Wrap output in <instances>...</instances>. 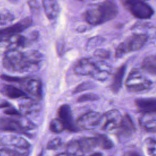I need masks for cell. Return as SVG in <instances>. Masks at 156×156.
Returning a JSON list of instances; mask_svg holds the SVG:
<instances>
[{
    "label": "cell",
    "mask_w": 156,
    "mask_h": 156,
    "mask_svg": "<svg viewBox=\"0 0 156 156\" xmlns=\"http://www.w3.org/2000/svg\"><path fill=\"white\" fill-rule=\"evenodd\" d=\"M42 59V54L35 50L22 52L10 49L5 51L2 63L4 68L10 72L34 73L39 69Z\"/></svg>",
    "instance_id": "obj_1"
},
{
    "label": "cell",
    "mask_w": 156,
    "mask_h": 156,
    "mask_svg": "<svg viewBox=\"0 0 156 156\" xmlns=\"http://www.w3.org/2000/svg\"><path fill=\"white\" fill-rule=\"evenodd\" d=\"M118 14L116 4L112 1H105L87 9L84 13V18L90 24L100 25L113 20Z\"/></svg>",
    "instance_id": "obj_2"
},
{
    "label": "cell",
    "mask_w": 156,
    "mask_h": 156,
    "mask_svg": "<svg viewBox=\"0 0 156 156\" xmlns=\"http://www.w3.org/2000/svg\"><path fill=\"white\" fill-rule=\"evenodd\" d=\"M36 126L26 117L0 118V132H15L25 135L30 134Z\"/></svg>",
    "instance_id": "obj_3"
},
{
    "label": "cell",
    "mask_w": 156,
    "mask_h": 156,
    "mask_svg": "<svg viewBox=\"0 0 156 156\" xmlns=\"http://www.w3.org/2000/svg\"><path fill=\"white\" fill-rule=\"evenodd\" d=\"M148 37L146 34H133L116 47L115 54V57L120 58L126 54L141 49L146 43Z\"/></svg>",
    "instance_id": "obj_4"
},
{
    "label": "cell",
    "mask_w": 156,
    "mask_h": 156,
    "mask_svg": "<svg viewBox=\"0 0 156 156\" xmlns=\"http://www.w3.org/2000/svg\"><path fill=\"white\" fill-rule=\"evenodd\" d=\"M152 84V81L143 76L141 71L136 68H133L130 71L125 81L127 90L134 93L147 90L151 88Z\"/></svg>",
    "instance_id": "obj_5"
},
{
    "label": "cell",
    "mask_w": 156,
    "mask_h": 156,
    "mask_svg": "<svg viewBox=\"0 0 156 156\" xmlns=\"http://www.w3.org/2000/svg\"><path fill=\"white\" fill-rule=\"evenodd\" d=\"M123 6L135 18L149 19L154 14L153 9L146 2L139 0H127L122 1Z\"/></svg>",
    "instance_id": "obj_6"
},
{
    "label": "cell",
    "mask_w": 156,
    "mask_h": 156,
    "mask_svg": "<svg viewBox=\"0 0 156 156\" xmlns=\"http://www.w3.org/2000/svg\"><path fill=\"white\" fill-rule=\"evenodd\" d=\"M30 146V143L26 139L18 135H9L0 137V147H5L29 154Z\"/></svg>",
    "instance_id": "obj_7"
},
{
    "label": "cell",
    "mask_w": 156,
    "mask_h": 156,
    "mask_svg": "<svg viewBox=\"0 0 156 156\" xmlns=\"http://www.w3.org/2000/svg\"><path fill=\"white\" fill-rule=\"evenodd\" d=\"M122 116L118 110H110L101 115L99 126L107 132H113L118 129Z\"/></svg>",
    "instance_id": "obj_8"
},
{
    "label": "cell",
    "mask_w": 156,
    "mask_h": 156,
    "mask_svg": "<svg viewBox=\"0 0 156 156\" xmlns=\"http://www.w3.org/2000/svg\"><path fill=\"white\" fill-rule=\"evenodd\" d=\"M29 98L39 102L43 98V85L38 79L26 78L21 83Z\"/></svg>",
    "instance_id": "obj_9"
},
{
    "label": "cell",
    "mask_w": 156,
    "mask_h": 156,
    "mask_svg": "<svg viewBox=\"0 0 156 156\" xmlns=\"http://www.w3.org/2000/svg\"><path fill=\"white\" fill-rule=\"evenodd\" d=\"M101 115L94 111H90L81 115L76 120L78 129L82 130H93L99 126Z\"/></svg>",
    "instance_id": "obj_10"
},
{
    "label": "cell",
    "mask_w": 156,
    "mask_h": 156,
    "mask_svg": "<svg viewBox=\"0 0 156 156\" xmlns=\"http://www.w3.org/2000/svg\"><path fill=\"white\" fill-rule=\"evenodd\" d=\"M58 119L63 123L65 129L69 132H75L79 130L74 120L71 107L68 104H63L58 109Z\"/></svg>",
    "instance_id": "obj_11"
},
{
    "label": "cell",
    "mask_w": 156,
    "mask_h": 156,
    "mask_svg": "<svg viewBox=\"0 0 156 156\" xmlns=\"http://www.w3.org/2000/svg\"><path fill=\"white\" fill-rule=\"evenodd\" d=\"M32 19L30 17H26L15 24L5 28L0 29V37H8L12 35L19 34L31 26Z\"/></svg>",
    "instance_id": "obj_12"
},
{
    "label": "cell",
    "mask_w": 156,
    "mask_h": 156,
    "mask_svg": "<svg viewBox=\"0 0 156 156\" xmlns=\"http://www.w3.org/2000/svg\"><path fill=\"white\" fill-rule=\"evenodd\" d=\"M73 69L76 74L91 76L96 70V62L90 58H80L75 64Z\"/></svg>",
    "instance_id": "obj_13"
},
{
    "label": "cell",
    "mask_w": 156,
    "mask_h": 156,
    "mask_svg": "<svg viewBox=\"0 0 156 156\" xmlns=\"http://www.w3.org/2000/svg\"><path fill=\"white\" fill-rule=\"evenodd\" d=\"M40 104L39 102L30 98L24 99L19 104V112L21 116H28L34 115L39 112Z\"/></svg>",
    "instance_id": "obj_14"
},
{
    "label": "cell",
    "mask_w": 156,
    "mask_h": 156,
    "mask_svg": "<svg viewBox=\"0 0 156 156\" xmlns=\"http://www.w3.org/2000/svg\"><path fill=\"white\" fill-rule=\"evenodd\" d=\"M117 131L119 136L124 137L130 136L135 131L134 123L129 115L125 114L122 116V119Z\"/></svg>",
    "instance_id": "obj_15"
},
{
    "label": "cell",
    "mask_w": 156,
    "mask_h": 156,
    "mask_svg": "<svg viewBox=\"0 0 156 156\" xmlns=\"http://www.w3.org/2000/svg\"><path fill=\"white\" fill-rule=\"evenodd\" d=\"M135 104L143 114L156 112V98H138L135 101Z\"/></svg>",
    "instance_id": "obj_16"
},
{
    "label": "cell",
    "mask_w": 156,
    "mask_h": 156,
    "mask_svg": "<svg viewBox=\"0 0 156 156\" xmlns=\"http://www.w3.org/2000/svg\"><path fill=\"white\" fill-rule=\"evenodd\" d=\"M112 68L107 62L100 60L96 62V70L91 76L93 79L99 81L106 80L111 74Z\"/></svg>",
    "instance_id": "obj_17"
},
{
    "label": "cell",
    "mask_w": 156,
    "mask_h": 156,
    "mask_svg": "<svg viewBox=\"0 0 156 156\" xmlns=\"http://www.w3.org/2000/svg\"><path fill=\"white\" fill-rule=\"evenodd\" d=\"M140 126L150 132H156V114L155 113H143L138 119Z\"/></svg>",
    "instance_id": "obj_18"
},
{
    "label": "cell",
    "mask_w": 156,
    "mask_h": 156,
    "mask_svg": "<svg viewBox=\"0 0 156 156\" xmlns=\"http://www.w3.org/2000/svg\"><path fill=\"white\" fill-rule=\"evenodd\" d=\"M42 4L46 16L49 20H54L58 17L60 8L57 1L44 0L42 1Z\"/></svg>",
    "instance_id": "obj_19"
},
{
    "label": "cell",
    "mask_w": 156,
    "mask_h": 156,
    "mask_svg": "<svg viewBox=\"0 0 156 156\" xmlns=\"http://www.w3.org/2000/svg\"><path fill=\"white\" fill-rule=\"evenodd\" d=\"M2 93L7 97L10 99H28L29 97L26 93L20 88H18L13 85L5 84L1 89Z\"/></svg>",
    "instance_id": "obj_20"
},
{
    "label": "cell",
    "mask_w": 156,
    "mask_h": 156,
    "mask_svg": "<svg viewBox=\"0 0 156 156\" xmlns=\"http://www.w3.org/2000/svg\"><path fill=\"white\" fill-rule=\"evenodd\" d=\"M126 70V65L123 64L121 66H119L116 71L112 79V84L110 85L111 90L114 93H117L120 90L122 85Z\"/></svg>",
    "instance_id": "obj_21"
},
{
    "label": "cell",
    "mask_w": 156,
    "mask_h": 156,
    "mask_svg": "<svg viewBox=\"0 0 156 156\" xmlns=\"http://www.w3.org/2000/svg\"><path fill=\"white\" fill-rule=\"evenodd\" d=\"M141 69L152 75H156V54L144 57L141 64Z\"/></svg>",
    "instance_id": "obj_22"
},
{
    "label": "cell",
    "mask_w": 156,
    "mask_h": 156,
    "mask_svg": "<svg viewBox=\"0 0 156 156\" xmlns=\"http://www.w3.org/2000/svg\"><path fill=\"white\" fill-rule=\"evenodd\" d=\"M79 144L82 152L85 154L91 151L97 147L96 138L94 137H82L78 140Z\"/></svg>",
    "instance_id": "obj_23"
},
{
    "label": "cell",
    "mask_w": 156,
    "mask_h": 156,
    "mask_svg": "<svg viewBox=\"0 0 156 156\" xmlns=\"http://www.w3.org/2000/svg\"><path fill=\"white\" fill-rule=\"evenodd\" d=\"M66 153L69 156H83L84 154L82 152L78 140H73L69 141L66 144Z\"/></svg>",
    "instance_id": "obj_24"
},
{
    "label": "cell",
    "mask_w": 156,
    "mask_h": 156,
    "mask_svg": "<svg viewBox=\"0 0 156 156\" xmlns=\"http://www.w3.org/2000/svg\"><path fill=\"white\" fill-rule=\"evenodd\" d=\"M97 146L102 149H110L113 147L112 141L105 135L98 133L95 136Z\"/></svg>",
    "instance_id": "obj_25"
},
{
    "label": "cell",
    "mask_w": 156,
    "mask_h": 156,
    "mask_svg": "<svg viewBox=\"0 0 156 156\" xmlns=\"http://www.w3.org/2000/svg\"><path fill=\"white\" fill-rule=\"evenodd\" d=\"M15 18V15L9 10H0V25H7L10 24L14 21Z\"/></svg>",
    "instance_id": "obj_26"
},
{
    "label": "cell",
    "mask_w": 156,
    "mask_h": 156,
    "mask_svg": "<svg viewBox=\"0 0 156 156\" xmlns=\"http://www.w3.org/2000/svg\"><path fill=\"white\" fill-rule=\"evenodd\" d=\"M49 129L54 133H58L62 132L65 129L62 121L58 118H55L51 121Z\"/></svg>",
    "instance_id": "obj_27"
},
{
    "label": "cell",
    "mask_w": 156,
    "mask_h": 156,
    "mask_svg": "<svg viewBox=\"0 0 156 156\" xmlns=\"http://www.w3.org/2000/svg\"><path fill=\"white\" fill-rule=\"evenodd\" d=\"M144 143L148 154L150 156H156V140L149 137L146 139Z\"/></svg>",
    "instance_id": "obj_28"
},
{
    "label": "cell",
    "mask_w": 156,
    "mask_h": 156,
    "mask_svg": "<svg viewBox=\"0 0 156 156\" xmlns=\"http://www.w3.org/2000/svg\"><path fill=\"white\" fill-rule=\"evenodd\" d=\"M29 154L5 147H0V156H27Z\"/></svg>",
    "instance_id": "obj_29"
},
{
    "label": "cell",
    "mask_w": 156,
    "mask_h": 156,
    "mask_svg": "<svg viewBox=\"0 0 156 156\" xmlns=\"http://www.w3.org/2000/svg\"><path fill=\"white\" fill-rule=\"evenodd\" d=\"M94 87H95L94 84L91 82H89V81L83 82L80 83L79 85H77L73 93H80V92H82L83 91H87V90L93 88Z\"/></svg>",
    "instance_id": "obj_30"
},
{
    "label": "cell",
    "mask_w": 156,
    "mask_h": 156,
    "mask_svg": "<svg viewBox=\"0 0 156 156\" xmlns=\"http://www.w3.org/2000/svg\"><path fill=\"white\" fill-rule=\"evenodd\" d=\"M99 99V97L96 94L86 93L80 96L77 98V101L79 102H84L87 101H94L98 100Z\"/></svg>",
    "instance_id": "obj_31"
},
{
    "label": "cell",
    "mask_w": 156,
    "mask_h": 156,
    "mask_svg": "<svg viewBox=\"0 0 156 156\" xmlns=\"http://www.w3.org/2000/svg\"><path fill=\"white\" fill-rule=\"evenodd\" d=\"M1 79L4 81L7 82H13V83H21L24 79L25 77H16V76H11L5 74H1L0 76Z\"/></svg>",
    "instance_id": "obj_32"
},
{
    "label": "cell",
    "mask_w": 156,
    "mask_h": 156,
    "mask_svg": "<svg viewBox=\"0 0 156 156\" xmlns=\"http://www.w3.org/2000/svg\"><path fill=\"white\" fill-rule=\"evenodd\" d=\"M4 108V113L10 116H16L20 117L21 116L19 110H16L14 107H13L10 104H9Z\"/></svg>",
    "instance_id": "obj_33"
},
{
    "label": "cell",
    "mask_w": 156,
    "mask_h": 156,
    "mask_svg": "<svg viewBox=\"0 0 156 156\" xmlns=\"http://www.w3.org/2000/svg\"><path fill=\"white\" fill-rule=\"evenodd\" d=\"M62 144V140L60 138H55L50 140L47 145L46 148L49 150H55L59 148Z\"/></svg>",
    "instance_id": "obj_34"
},
{
    "label": "cell",
    "mask_w": 156,
    "mask_h": 156,
    "mask_svg": "<svg viewBox=\"0 0 156 156\" xmlns=\"http://www.w3.org/2000/svg\"><path fill=\"white\" fill-rule=\"evenodd\" d=\"M94 56L104 60V59H108L110 57V52L109 51L105 49H97L94 52Z\"/></svg>",
    "instance_id": "obj_35"
},
{
    "label": "cell",
    "mask_w": 156,
    "mask_h": 156,
    "mask_svg": "<svg viewBox=\"0 0 156 156\" xmlns=\"http://www.w3.org/2000/svg\"><path fill=\"white\" fill-rule=\"evenodd\" d=\"M103 41H104V39L101 37H96L90 38V40H89V41L87 43V46H89L90 48L94 46H96L97 45H99Z\"/></svg>",
    "instance_id": "obj_36"
},
{
    "label": "cell",
    "mask_w": 156,
    "mask_h": 156,
    "mask_svg": "<svg viewBox=\"0 0 156 156\" xmlns=\"http://www.w3.org/2000/svg\"><path fill=\"white\" fill-rule=\"evenodd\" d=\"M127 155H128V156H141L138 152H136L135 151L130 152Z\"/></svg>",
    "instance_id": "obj_37"
},
{
    "label": "cell",
    "mask_w": 156,
    "mask_h": 156,
    "mask_svg": "<svg viewBox=\"0 0 156 156\" xmlns=\"http://www.w3.org/2000/svg\"><path fill=\"white\" fill-rule=\"evenodd\" d=\"M89 156H102V154L101 152H95L90 155Z\"/></svg>",
    "instance_id": "obj_38"
},
{
    "label": "cell",
    "mask_w": 156,
    "mask_h": 156,
    "mask_svg": "<svg viewBox=\"0 0 156 156\" xmlns=\"http://www.w3.org/2000/svg\"><path fill=\"white\" fill-rule=\"evenodd\" d=\"M55 156H69V155L66 152H62L57 154Z\"/></svg>",
    "instance_id": "obj_39"
},
{
    "label": "cell",
    "mask_w": 156,
    "mask_h": 156,
    "mask_svg": "<svg viewBox=\"0 0 156 156\" xmlns=\"http://www.w3.org/2000/svg\"><path fill=\"white\" fill-rule=\"evenodd\" d=\"M37 156H43V151H41V152L37 155Z\"/></svg>",
    "instance_id": "obj_40"
}]
</instances>
